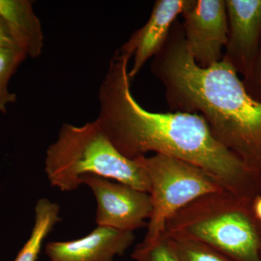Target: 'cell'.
Listing matches in <instances>:
<instances>
[{
	"label": "cell",
	"mask_w": 261,
	"mask_h": 261,
	"mask_svg": "<svg viewBox=\"0 0 261 261\" xmlns=\"http://www.w3.org/2000/svg\"><path fill=\"white\" fill-rule=\"evenodd\" d=\"M149 182L152 214L142 242L153 243L162 237L168 220L187 204L205 194L225 190L201 168L163 154L135 159Z\"/></svg>",
	"instance_id": "cell-4"
},
{
	"label": "cell",
	"mask_w": 261,
	"mask_h": 261,
	"mask_svg": "<svg viewBox=\"0 0 261 261\" xmlns=\"http://www.w3.org/2000/svg\"><path fill=\"white\" fill-rule=\"evenodd\" d=\"M228 40L222 59L243 82L251 77L261 40V0H225Z\"/></svg>",
	"instance_id": "cell-7"
},
{
	"label": "cell",
	"mask_w": 261,
	"mask_h": 261,
	"mask_svg": "<svg viewBox=\"0 0 261 261\" xmlns=\"http://www.w3.org/2000/svg\"><path fill=\"white\" fill-rule=\"evenodd\" d=\"M44 170L51 186L62 192L77 190L87 174L148 194L150 190L144 168L116 148L97 119L82 126L63 123L56 142L47 149Z\"/></svg>",
	"instance_id": "cell-2"
},
{
	"label": "cell",
	"mask_w": 261,
	"mask_h": 261,
	"mask_svg": "<svg viewBox=\"0 0 261 261\" xmlns=\"http://www.w3.org/2000/svg\"><path fill=\"white\" fill-rule=\"evenodd\" d=\"M258 224V229H259V233H260V257H261V224Z\"/></svg>",
	"instance_id": "cell-18"
},
{
	"label": "cell",
	"mask_w": 261,
	"mask_h": 261,
	"mask_svg": "<svg viewBox=\"0 0 261 261\" xmlns=\"http://www.w3.org/2000/svg\"><path fill=\"white\" fill-rule=\"evenodd\" d=\"M181 15L187 49L197 65L207 68L221 61L228 40L225 0H195Z\"/></svg>",
	"instance_id": "cell-6"
},
{
	"label": "cell",
	"mask_w": 261,
	"mask_h": 261,
	"mask_svg": "<svg viewBox=\"0 0 261 261\" xmlns=\"http://www.w3.org/2000/svg\"><path fill=\"white\" fill-rule=\"evenodd\" d=\"M27 57L21 51L0 48V113H7V106L17 100L16 94L10 92L8 84L19 65Z\"/></svg>",
	"instance_id": "cell-13"
},
{
	"label": "cell",
	"mask_w": 261,
	"mask_h": 261,
	"mask_svg": "<svg viewBox=\"0 0 261 261\" xmlns=\"http://www.w3.org/2000/svg\"><path fill=\"white\" fill-rule=\"evenodd\" d=\"M195 3V0H158L154 3L147 23L121 46L134 56L133 65L128 71L130 81L138 75L148 60L162 49L178 15Z\"/></svg>",
	"instance_id": "cell-8"
},
{
	"label": "cell",
	"mask_w": 261,
	"mask_h": 261,
	"mask_svg": "<svg viewBox=\"0 0 261 261\" xmlns=\"http://www.w3.org/2000/svg\"><path fill=\"white\" fill-rule=\"evenodd\" d=\"M163 235L167 238L179 261H233L212 247L193 239Z\"/></svg>",
	"instance_id": "cell-12"
},
{
	"label": "cell",
	"mask_w": 261,
	"mask_h": 261,
	"mask_svg": "<svg viewBox=\"0 0 261 261\" xmlns=\"http://www.w3.org/2000/svg\"><path fill=\"white\" fill-rule=\"evenodd\" d=\"M251 211L257 224H261V194L252 200Z\"/></svg>",
	"instance_id": "cell-17"
},
{
	"label": "cell",
	"mask_w": 261,
	"mask_h": 261,
	"mask_svg": "<svg viewBox=\"0 0 261 261\" xmlns=\"http://www.w3.org/2000/svg\"><path fill=\"white\" fill-rule=\"evenodd\" d=\"M33 4L32 0H0V18L19 50L34 59L42 55L44 37Z\"/></svg>",
	"instance_id": "cell-10"
},
{
	"label": "cell",
	"mask_w": 261,
	"mask_h": 261,
	"mask_svg": "<svg viewBox=\"0 0 261 261\" xmlns=\"http://www.w3.org/2000/svg\"><path fill=\"white\" fill-rule=\"evenodd\" d=\"M251 202L226 190L205 194L173 215L163 234L197 240L233 261H261Z\"/></svg>",
	"instance_id": "cell-3"
},
{
	"label": "cell",
	"mask_w": 261,
	"mask_h": 261,
	"mask_svg": "<svg viewBox=\"0 0 261 261\" xmlns=\"http://www.w3.org/2000/svg\"><path fill=\"white\" fill-rule=\"evenodd\" d=\"M61 221L58 204L46 198L38 200L35 207V222L30 238L14 261H37L44 240Z\"/></svg>",
	"instance_id": "cell-11"
},
{
	"label": "cell",
	"mask_w": 261,
	"mask_h": 261,
	"mask_svg": "<svg viewBox=\"0 0 261 261\" xmlns=\"http://www.w3.org/2000/svg\"><path fill=\"white\" fill-rule=\"evenodd\" d=\"M82 185H87L97 200L98 226L135 231L147 226L152 214L150 196L145 192L108 178L87 174Z\"/></svg>",
	"instance_id": "cell-5"
},
{
	"label": "cell",
	"mask_w": 261,
	"mask_h": 261,
	"mask_svg": "<svg viewBox=\"0 0 261 261\" xmlns=\"http://www.w3.org/2000/svg\"><path fill=\"white\" fill-rule=\"evenodd\" d=\"M0 48L19 50L3 19L0 18Z\"/></svg>",
	"instance_id": "cell-16"
},
{
	"label": "cell",
	"mask_w": 261,
	"mask_h": 261,
	"mask_svg": "<svg viewBox=\"0 0 261 261\" xmlns=\"http://www.w3.org/2000/svg\"><path fill=\"white\" fill-rule=\"evenodd\" d=\"M130 58L121 47L115 51L98 94L97 121L116 148L130 160L152 152L185 161L241 198L260 195V176L215 139L200 115L149 112L137 102L130 90Z\"/></svg>",
	"instance_id": "cell-1"
},
{
	"label": "cell",
	"mask_w": 261,
	"mask_h": 261,
	"mask_svg": "<svg viewBox=\"0 0 261 261\" xmlns=\"http://www.w3.org/2000/svg\"><path fill=\"white\" fill-rule=\"evenodd\" d=\"M132 257L136 261H179L167 238L163 235L153 243L137 245Z\"/></svg>",
	"instance_id": "cell-14"
},
{
	"label": "cell",
	"mask_w": 261,
	"mask_h": 261,
	"mask_svg": "<svg viewBox=\"0 0 261 261\" xmlns=\"http://www.w3.org/2000/svg\"><path fill=\"white\" fill-rule=\"evenodd\" d=\"M135 239L134 231L98 226L78 240L47 243L44 252L50 261H113Z\"/></svg>",
	"instance_id": "cell-9"
},
{
	"label": "cell",
	"mask_w": 261,
	"mask_h": 261,
	"mask_svg": "<svg viewBox=\"0 0 261 261\" xmlns=\"http://www.w3.org/2000/svg\"><path fill=\"white\" fill-rule=\"evenodd\" d=\"M243 83L249 95L261 102V40L251 77Z\"/></svg>",
	"instance_id": "cell-15"
}]
</instances>
